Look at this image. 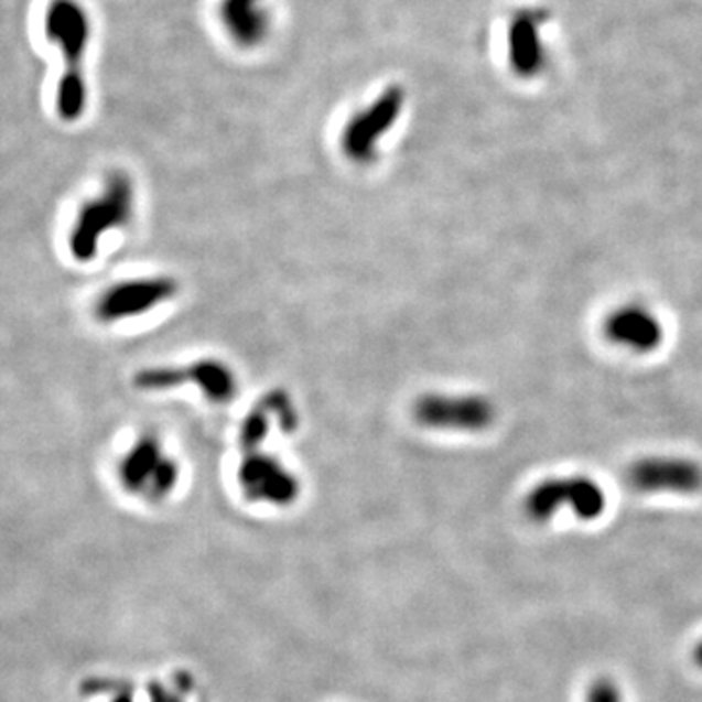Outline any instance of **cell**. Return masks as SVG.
Masks as SVG:
<instances>
[{"mask_svg":"<svg viewBox=\"0 0 702 702\" xmlns=\"http://www.w3.org/2000/svg\"><path fill=\"white\" fill-rule=\"evenodd\" d=\"M166 458L161 441L156 435L147 433L129 449L128 455L119 463L121 484L131 492H147L153 483L154 474Z\"/></svg>","mask_w":702,"mask_h":702,"instance_id":"obj_13","label":"cell"},{"mask_svg":"<svg viewBox=\"0 0 702 702\" xmlns=\"http://www.w3.org/2000/svg\"><path fill=\"white\" fill-rule=\"evenodd\" d=\"M407 93L402 86H387L372 102L357 110L347 119L339 136L342 153L347 161L365 166L371 164L379 153L382 137L395 128L404 111Z\"/></svg>","mask_w":702,"mask_h":702,"instance_id":"obj_3","label":"cell"},{"mask_svg":"<svg viewBox=\"0 0 702 702\" xmlns=\"http://www.w3.org/2000/svg\"><path fill=\"white\" fill-rule=\"evenodd\" d=\"M560 508L572 509L582 521H593L603 516L607 498L600 484L587 476L542 480L525 498V514L537 523H547Z\"/></svg>","mask_w":702,"mask_h":702,"instance_id":"obj_4","label":"cell"},{"mask_svg":"<svg viewBox=\"0 0 702 702\" xmlns=\"http://www.w3.org/2000/svg\"><path fill=\"white\" fill-rule=\"evenodd\" d=\"M179 281L172 278H143L121 281L106 289L96 301L94 314L100 322H118L153 311L154 306L179 295Z\"/></svg>","mask_w":702,"mask_h":702,"instance_id":"obj_7","label":"cell"},{"mask_svg":"<svg viewBox=\"0 0 702 702\" xmlns=\"http://www.w3.org/2000/svg\"><path fill=\"white\" fill-rule=\"evenodd\" d=\"M412 415L425 430L480 433L496 422V407L483 395L428 392L415 398Z\"/></svg>","mask_w":702,"mask_h":702,"instance_id":"obj_6","label":"cell"},{"mask_svg":"<svg viewBox=\"0 0 702 702\" xmlns=\"http://www.w3.org/2000/svg\"><path fill=\"white\" fill-rule=\"evenodd\" d=\"M192 382L212 404H229L237 397L238 379L219 359H199L184 367H151L136 375L133 385L144 392H162Z\"/></svg>","mask_w":702,"mask_h":702,"instance_id":"obj_5","label":"cell"},{"mask_svg":"<svg viewBox=\"0 0 702 702\" xmlns=\"http://www.w3.org/2000/svg\"><path fill=\"white\" fill-rule=\"evenodd\" d=\"M271 420H276V415L271 410L270 400L263 397L240 423L238 443L245 453H252V451L262 447V443L270 432Z\"/></svg>","mask_w":702,"mask_h":702,"instance_id":"obj_14","label":"cell"},{"mask_svg":"<svg viewBox=\"0 0 702 702\" xmlns=\"http://www.w3.org/2000/svg\"><path fill=\"white\" fill-rule=\"evenodd\" d=\"M547 20V12L539 9L519 10L509 20V67L519 78L539 77L549 65V50L542 34Z\"/></svg>","mask_w":702,"mask_h":702,"instance_id":"obj_10","label":"cell"},{"mask_svg":"<svg viewBox=\"0 0 702 702\" xmlns=\"http://www.w3.org/2000/svg\"><path fill=\"white\" fill-rule=\"evenodd\" d=\"M585 702H623V693L613 679L601 677L587 689Z\"/></svg>","mask_w":702,"mask_h":702,"instance_id":"obj_15","label":"cell"},{"mask_svg":"<svg viewBox=\"0 0 702 702\" xmlns=\"http://www.w3.org/2000/svg\"><path fill=\"white\" fill-rule=\"evenodd\" d=\"M238 484L250 501H263L271 506H291L301 492V484L295 474L263 451L245 453L238 466Z\"/></svg>","mask_w":702,"mask_h":702,"instance_id":"obj_8","label":"cell"},{"mask_svg":"<svg viewBox=\"0 0 702 702\" xmlns=\"http://www.w3.org/2000/svg\"><path fill=\"white\" fill-rule=\"evenodd\" d=\"M43 28L63 57V73L55 93L57 114L65 121H77L88 104L85 61L93 40V20L78 0H52L45 9Z\"/></svg>","mask_w":702,"mask_h":702,"instance_id":"obj_1","label":"cell"},{"mask_svg":"<svg viewBox=\"0 0 702 702\" xmlns=\"http://www.w3.org/2000/svg\"><path fill=\"white\" fill-rule=\"evenodd\" d=\"M626 480L644 494H681L702 490V466L685 457H646L626 471Z\"/></svg>","mask_w":702,"mask_h":702,"instance_id":"obj_9","label":"cell"},{"mask_svg":"<svg viewBox=\"0 0 702 702\" xmlns=\"http://www.w3.org/2000/svg\"><path fill=\"white\" fill-rule=\"evenodd\" d=\"M219 22L240 50H256L270 37L273 17L268 0H220Z\"/></svg>","mask_w":702,"mask_h":702,"instance_id":"obj_12","label":"cell"},{"mask_svg":"<svg viewBox=\"0 0 702 702\" xmlns=\"http://www.w3.org/2000/svg\"><path fill=\"white\" fill-rule=\"evenodd\" d=\"M693 661L696 668L702 669V638L693 648Z\"/></svg>","mask_w":702,"mask_h":702,"instance_id":"obj_16","label":"cell"},{"mask_svg":"<svg viewBox=\"0 0 702 702\" xmlns=\"http://www.w3.org/2000/svg\"><path fill=\"white\" fill-rule=\"evenodd\" d=\"M133 182L128 174L114 172L106 182L104 194L86 202L78 212L77 223L71 233L73 256L80 262L93 260L104 233L128 225L133 215Z\"/></svg>","mask_w":702,"mask_h":702,"instance_id":"obj_2","label":"cell"},{"mask_svg":"<svg viewBox=\"0 0 702 702\" xmlns=\"http://www.w3.org/2000/svg\"><path fill=\"white\" fill-rule=\"evenodd\" d=\"M603 332L611 344L636 354H650L663 339L660 316L640 303H626L615 309L603 322Z\"/></svg>","mask_w":702,"mask_h":702,"instance_id":"obj_11","label":"cell"}]
</instances>
